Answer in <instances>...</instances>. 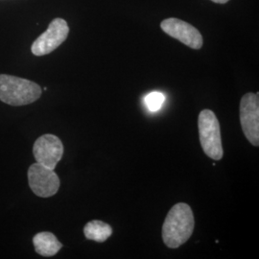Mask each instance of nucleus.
I'll return each mask as SVG.
<instances>
[{"label": "nucleus", "mask_w": 259, "mask_h": 259, "mask_svg": "<svg viewBox=\"0 0 259 259\" xmlns=\"http://www.w3.org/2000/svg\"><path fill=\"white\" fill-rule=\"evenodd\" d=\"M194 215L185 203L175 204L162 226V239L168 248L177 249L190 238L194 231Z\"/></svg>", "instance_id": "1"}, {"label": "nucleus", "mask_w": 259, "mask_h": 259, "mask_svg": "<svg viewBox=\"0 0 259 259\" xmlns=\"http://www.w3.org/2000/svg\"><path fill=\"white\" fill-rule=\"evenodd\" d=\"M41 95L40 87L27 79L0 74V101L19 107L36 102Z\"/></svg>", "instance_id": "2"}, {"label": "nucleus", "mask_w": 259, "mask_h": 259, "mask_svg": "<svg viewBox=\"0 0 259 259\" xmlns=\"http://www.w3.org/2000/svg\"><path fill=\"white\" fill-rule=\"evenodd\" d=\"M201 146L204 154L214 160H220L224 155L219 121L210 110L200 112L198 119Z\"/></svg>", "instance_id": "3"}, {"label": "nucleus", "mask_w": 259, "mask_h": 259, "mask_svg": "<svg viewBox=\"0 0 259 259\" xmlns=\"http://www.w3.org/2000/svg\"><path fill=\"white\" fill-rule=\"evenodd\" d=\"M240 121L246 139L253 146L259 145L258 93H246L240 102Z\"/></svg>", "instance_id": "4"}, {"label": "nucleus", "mask_w": 259, "mask_h": 259, "mask_svg": "<svg viewBox=\"0 0 259 259\" xmlns=\"http://www.w3.org/2000/svg\"><path fill=\"white\" fill-rule=\"evenodd\" d=\"M69 34V27L65 19H53L47 31L33 42L31 51L35 56L50 54L60 47Z\"/></svg>", "instance_id": "5"}, {"label": "nucleus", "mask_w": 259, "mask_h": 259, "mask_svg": "<svg viewBox=\"0 0 259 259\" xmlns=\"http://www.w3.org/2000/svg\"><path fill=\"white\" fill-rule=\"evenodd\" d=\"M28 182L34 194L41 198H48L58 192L60 179L54 172L39 163H34L28 169Z\"/></svg>", "instance_id": "6"}, {"label": "nucleus", "mask_w": 259, "mask_h": 259, "mask_svg": "<svg viewBox=\"0 0 259 259\" xmlns=\"http://www.w3.org/2000/svg\"><path fill=\"white\" fill-rule=\"evenodd\" d=\"M33 154L37 163L55 170L64 155V145L58 137L47 134L36 140L33 146Z\"/></svg>", "instance_id": "7"}, {"label": "nucleus", "mask_w": 259, "mask_h": 259, "mask_svg": "<svg viewBox=\"0 0 259 259\" xmlns=\"http://www.w3.org/2000/svg\"><path fill=\"white\" fill-rule=\"evenodd\" d=\"M160 28L170 37H174L192 49H200L203 47L204 40L199 30L184 20L170 18L164 19L160 23Z\"/></svg>", "instance_id": "8"}, {"label": "nucleus", "mask_w": 259, "mask_h": 259, "mask_svg": "<svg viewBox=\"0 0 259 259\" xmlns=\"http://www.w3.org/2000/svg\"><path fill=\"white\" fill-rule=\"evenodd\" d=\"M36 252L42 256H53L63 248V245L53 233L38 232L33 238Z\"/></svg>", "instance_id": "9"}, {"label": "nucleus", "mask_w": 259, "mask_h": 259, "mask_svg": "<svg viewBox=\"0 0 259 259\" xmlns=\"http://www.w3.org/2000/svg\"><path fill=\"white\" fill-rule=\"evenodd\" d=\"M83 234L90 240L102 243L111 237L112 229L107 223L99 220H93L84 226Z\"/></svg>", "instance_id": "10"}, {"label": "nucleus", "mask_w": 259, "mask_h": 259, "mask_svg": "<svg viewBox=\"0 0 259 259\" xmlns=\"http://www.w3.org/2000/svg\"><path fill=\"white\" fill-rule=\"evenodd\" d=\"M164 101H165V96L162 93H157V92L149 93L144 99L146 107L148 108L149 111H157L160 110L164 104Z\"/></svg>", "instance_id": "11"}, {"label": "nucleus", "mask_w": 259, "mask_h": 259, "mask_svg": "<svg viewBox=\"0 0 259 259\" xmlns=\"http://www.w3.org/2000/svg\"><path fill=\"white\" fill-rule=\"evenodd\" d=\"M214 3H218V4H225V3H228L230 0H210Z\"/></svg>", "instance_id": "12"}]
</instances>
